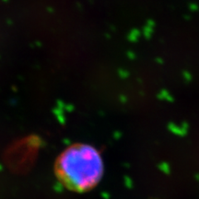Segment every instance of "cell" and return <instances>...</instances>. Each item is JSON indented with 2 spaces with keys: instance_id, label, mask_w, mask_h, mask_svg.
<instances>
[{
  "instance_id": "cell-1",
  "label": "cell",
  "mask_w": 199,
  "mask_h": 199,
  "mask_svg": "<svg viewBox=\"0 0 199 199\" xmlns=\"http://www.w3.org/2000/svg\"><path fill=\"white\" fill-rule=\"evenodd\" d=\"M56 172L68 189L86 192L99 183L103 173V162L94 147L75 144L60 154L56 163Z\"/></svg>"
}]
</instances>
